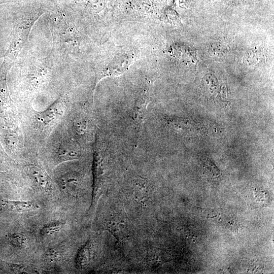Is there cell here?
I'll list each match as a JSON object with an SVG mask.
<instances>
[{"mask_svg": "<svg viewBox=\"0 0 274 274\" xmlns=\"http://www.w3.org/2000/svg\"><path fill=\"white\" fill-rule=\"evenodd\" d=\"M8 238L11 244L16 248H22L26 242L25 236L19 233L11 234L9 235Z\"/></svg>", "mask_w": 274, "mask_h": 274, "instance_id": "7", "label": "cell"}, {"mask_svg": "<svg viewBox=\"0 0 274 274\" xmlns=\"http://www.w3.org/2000/svg\"><path fill=\"white\" fill-rule=\"evenodd\" d=\"M108 229L119 240L126 238L128 234V228L125 221L119 218L112 220L108 224Z\"/></svg>", "mask_w": 274, "mask_h": 274, "instance_id": "2", "label": "cell"}, {"mask_svg": "<svg viewBox=\"0 0 274 274\" xmlns=\"http://www.w3.org/2000/svg\"><path fill=\"white\" fill-rule=\"evenodd\" d=\"M47 256L50 259H55L58 257V252L54 249H50L47 251Z\"/></svg>", "mask_w": 274, "mask_h": 274, "instance_id": "8", "label": "cell"}, {"mask_svg": "<svg viewBox=\"0 0 274 274\" xmlns=\"http://www.w3.org/2000/svg\"><path fill=\"white\" fill-rule=\"evenodd\" d=\"M5 206L11 211L23 212L35 210L38 207L30 201L7 200L4 202Z\"/></svg>", "mask_w": 274, "mask_h": 274, "instance_id": "4", "label": "cell"}, {"mask_svg": "<svg viewBox=\"0 0 274 274\" xmlns=\"http://www.w3.org/2000/svg\"><path fill=\"white\" fill-rule=\"evenodd\" d=\"M64 226L61 222H55L48 224L42 227L40 231L43 236H50L55 234L60 231Z\"/></svg>", "mask_w": 274, "mask_h": 274, "instance_id": "6", "label": "cell"}, {"mask_svg": "<svg viewBox=\"0 0 274 274\" xmlns=\"http://www.w3.org/2000/svg\"><path fill=\"white\" fill-rule=\"evenodd\" d=\"M92 243L87 241L79 249L76 258L75 263L78 268L82 269L89 264L92 256Z\"/></svg>", "mask_w": 274, "mask_h": 274, "instance_id": "1", "label": "cell"}, {"mask_svg": "<svg viewBox=\"0 0 274 274\" xmlns=\"http://www.w3.org/2000/svg\"><path fill=\"white\" fill-rule=\"evenodd\" d=\"M29 172L36 183L39 186L45 187L47 186V176L40 168L36 166H30Z\"/></svg>", "mask_w": 274, "mask_h": 274, "instance_id": "5", "label": "cell"}, {"mask_svg": "<svg viewBox=\"0 0 274 274\" xmlns=\"http://www.w3.org/2000/svg\"><path fill=\"white\" fill-rule=\"evenodd\" d=\"M132 194L135 199L142 202L146 201L150 195V189L145 181H135L132 186Z\"/></svg>", "mask_w": 274, "mask_h": 274, "instance_id": "3", "label": "cell"}]
</instances>
